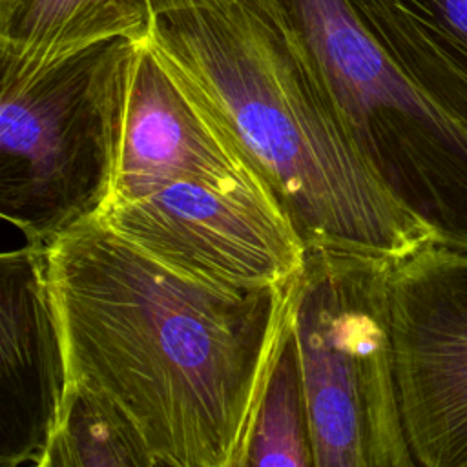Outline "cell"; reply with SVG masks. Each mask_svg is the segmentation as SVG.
<instances>
[{"mask_svg": "<svg viewBox=\"0 0 467 467\" xmlns=\"http://www.w3.org/2000/svg\"><path fill=\"white\" fill-rule=\"evenodd\" d=\"M239 467H317L292 332L268 379Z\"/></svg>", "mask_w": 467, "mask_h": 467, "instance_id": "11", "label": "cell"}, {"mask_svg": "<svg viewBox=\"0 0 467 467\" xmlns=\"http://www.w3.org/2000/svg\"><path fill=\"white\" fill-rule=\"evenodd\" d=\"M66 363L46 248L0 257V467H29L62 416Z\"/></svg>", "mask_w": 467, "mask_h": 467, "instance_id": "8", "label": "cell"}, {"mask_svg": "<svg viewBox=\"0 0 467 467\" xmlns=\"http://www.w3.org/2000/svg\"><path fill=\"white\" fill-rule=\"evenodd\" d=\"M390 265L306 250L292 337L317 467H420L392 365Z\"/></svg>", "mask_w": 467, "mask_h": 467, "instance_id": "3", "label": "cell"}, {"mask_svg": "<svg viewBox=\"0 0 467 467\" xmlns=\"http://www.w3.org/2000/svg\"><path fill=\"white\" fill-rule=\"evenodd\" d=\"M389 334L420 467H467V252L429 243L392 261Z\"/></svg>", "mask_w": 467, "mask_h": 467, "instance_id": "6", "label": "cell"}, {"mask_svg": "<svg viewBox=\"0 0 467 467\" xmlns=\"http://www.w3.org/2000/svg\"><path fill=\"white\" fill-rule=\"evenodd\" d=\"M67 389L117 407L162 467H239L297 275L237 290L190 277L97 219L46 246Z\"/></svg>", "mask_w": 467, "mask_h": 467, "instance_id": "1", "label": "cell"}, {"mask_svg": "<svg viewBox=\"0 0 467 467\" xmlns=\"http://www.w3.org/2000/svg\"><path fill=\"white\" fill-rule=\"evenodd\" d=\"M144 35V0H0V66L20 73Z\"/></svg>", "mask_w": 467, "mask_h": 467, "instance_id": "9", "label": "cell"}, {"mask_svg": "<svg viewBox=\"0 0 467 467\" xmlns=\"http://www.w3.org/2000/svg\"><path fill=\"white\" fill-rule=\"evenodd\" d=\"M108 44L36 73L0 66V213L27 244L46 248L95 217L109 192L99 104Z\"/></svg>", "mask_w": 467, "mask_h": 467, "instance_id": "4", "label": "cell"}, {"mask_svg": "<svg viewBox=\"0 0 467 467\" xmlns=\"http://www.w3.org/2000/svg\"><path fill=\"white\" fill-rule=\"evenodd\" d=\"M93 219L161 263L226 288L285 286L306 261V246L261 188L179 181L104 202Z\"/></svg>", "mask_w": 467, "mask_h": 467, "instance_id": "5", "label": "cell"}, {"mask_svg": "<svg viewBox=\"0 0 467 467\" xmlns=\"http://www.w3.org/2000/svg\"><path fill=\"white\" fill-rule=\"evenodd\" d=\"M99 104L111 155L104 202L133 199L179 181L268 190L144 38H117L106 46Z\"/></svg>", "mask_w": 467, "mask_h": 467, "instance_id": "7", "label": "cell"}, {"mask_svg": "<svg viewBox=\"0 0 467 467\" xmlns=\"http://www.w3.org/2000/svg\"><path fill=\"white\" fill-rule=\"evenodd\" d=\"M144 42L265 181L306 250L436 243L383 182L279 0H144Z\"/></svg>", "mask_w": 467, "mask_h": 467, "instance_id": "2", "label": "cell"}, {"mask_svg": "<svg viewBox=\"0 0 467 467\" xmlns=\"http://www.w3.org/2000/svg\"><path fill=\"white\" fill-rule=\"evenodd\" d=\"M29 467H162L131 423L106 398L66 390L62 416L46 449Z\"/></svg>", "mask_w": 467, "mask_h": 467, "instance_id": "10", "label": "cell"}]
</instances>
